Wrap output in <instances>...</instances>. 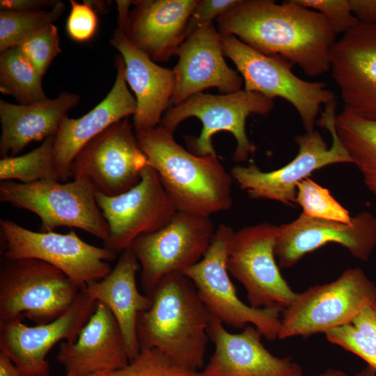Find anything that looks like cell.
Instances as JSON below:
<instances>
[{
	"label": "cell",
	"mask_w": 376,
	"mask_h": 376,
	"mask_svg": "<svg viewBox=\"0 0 376 376\" xmlns=\"http://www.w3.org/2000/svg\"><path fill=\"white\" fill-rule=\"evenodd\" d=\"M57 0H1L0 10L8 11H34L54 7Z\"/></svg>",
	"instance_id": "39"
},
{
	"label": "cell",
	"mask_w": 376,
	"mask_h": 376,
	"mask_svg": "<svg viewBox=\"0 0 376 376\" xmlns=\"http://www.w3.org/2000/svg\"><path fill=\"white\" fill-rule=\"evenodd\" d=\"M337 135L361 172L368 189L376 196V121L343 111L336 116Z\"/></svg>",
	"instance_id": "27"
},
{
	"label": "cell",
	"mask_w": 376,
	"mask_h": 376,
	"mask_svg": "<svg viewBox=\"0 0 376 376\" xmlns=\"http://www.w3.org/2000/svg\"><path fill=\"white\" fill-rule=\"evenodd\" d=\"M81 376H198V372L177 365L157 349H142L136 358L122 368Z\"/></svg>",
	"instance_id": "32"
},
{
	"label": "cell",
	"mask_w": 376,
	"mask_h": 376,
	"mask_svg": "<svg viewBox=\"0 0 376 376\" xmlns=\"http://www.w3.org/2000/svg\"><path fill=\"white\" fill-rule=\"evenodd\" d=\"M6 260L33 258L46 262L65 273L81 288L99 281L111 271L108 261L116 253L81 240L71 230L67 234L35 232L9 219L0 221Z\"/></svg>",
	"instance_id": "11"
},
{
	"label": "cell",
	"mask_w": 376,
	"mask_h": 376,
	"mask_svg": "<svg viewBox=\"0 0 376 376\" xmlns=\"http://www.w3.org/2000/svg\"><path fill=\"white\" fill-rule=\"evenodd\" d=\"M80 97L63 92L54 99L29 104L0 100V155L17 156L33 141L56 135L62 120L76 107Z\"/></svg>",
	"instance_id": "26"
},
{
	"label": "cell",
	"mask_w": 376,
	"mask_h": 376,
	"mask_svg": "<svg viewBox=\"0 0 376 376\" xmlns=\"http://www.w3.org/2000/svg\"><path fill=\"white\" fill-rule=\"evenodd\" d=\"M110 44L123 58L125 79L135 95L136 109L132 123L134 132L159 126L170 106L175 86L173 70L156 64L133 45L119 27L114 31Z\"/></svg>",
	"instance_id": "24"
},
{
	"label": "cell",
	"mask_w": 376,
	"mask_h": 376,
	"mask_svg": "<svg viewBox=\"0 0 376 376\" xmlns=\"http://www.w3.org/2000/svg\"><path fill=\"white\" fill-rule=\"evenodd\" d=\"M57 360L70 376L117 370L129 363L122 331L107 306L96 302L77 339L61 344Z\"/></svg>",
	"instance_id": "23"
},
{
	"label": "cell",
	"mask_w": 376,
	"mask_h": 376,
	"mask_svg": "<svg viewBox=\"0 0 376 376\" xmlns=\"http://www.w3.org/2000/svg\"><path fill=\"white\" fill-rule=\"evenodd\" d=\"M315 376H349V375L343 370H338V369L329 368L326 370L324 372Z\"/></svg>",
	"instance_id": "43"
},
{
	"label": "cell",
	"mask_w": 376,
	"mask_h": 376,
	"mask_svg": "<svg viewBox=\"0 0 376 376\" xmlns=\"http://www.w3.org/2000/svg\"><path fill=\"white\" fill-rule=\"evenodd\" d=\"M198 0H139L121 29L127 40L154 62L176 55L187 37Z\"/></svg>",
	"instance_id": "21"
},
{
	"label": "cell",
	"mask_w": 376,
	"mask_h": 376,
	"mask_svg": "<svg viewBox=\"0 0 376 376\" xmlns=\"http://www.w3.org/2000/svg\"><path fill=\"white\" fill-rule=\"evenodd\" d=\"M336 101L324 105V111L316 121V124L330 132V148L318 131L306 132L295 137L299 152L288 164L269 172L262 171L255 164L237 165L230 171L233 179L251 198L273 200L294 206L297 184L313 172L334 164H352L336 133Z\"/></svg>",
	"instance_id": "8"
},
{
	"label": "cell",
	"mask_w": 376,
	"mask_h": 376,
	"mask_svg": "<svg viewBox=\"0 0 376 376\" xmlns=\"http://www.w3.org/2000/svg\"><path fill=\"white\" fill-rule=\"evenodd\" d=\"M70 2L71 8L66 22L67 33L75 42H88L97 29L96 11L88 1L78 3L70 0Z\"/></svg>",
	"instance_id": "36"
},
{
	"label": "cell",
	"mask_w": 376,
	"mask_h": 376,
	"mask_svg": "<svg viewBox=\"0 0 376 376\" xmlns=\"http://www.w3.org/2000/svg\"><path fill=\"white\" fill-rule=\"evenodd\" d=\"M65 8V3L58 1L49 10H1L0 54L18 47L29 37L52 24L63 14Z\"/></svg>",
	"instance_id": "30"
},
{
	"label": "cell",
	"mask_w": 376,
	"mask_h": 376,
	"mask_svg": "<svg viewBox=\"0 0 376 376\" xmlns=\"http://www.w3.org/2000/svg\"><path fill=\"white\" fill-rule=\"evenodd\" d=\"M42 76L18 47L0 55V91L13 96L22 104L42 102L45 94Z\"/></svg>",
	"instance_id": "28"
},
{
	"label": "cell",
	"mask_w": 376,
	"mask_h": 376,
	"mask_svg": "<svg viewBox=\"0 0 376 376\" xmlns=\"http://www.w3.org/2000/svg\"><path fill=\"white\" fill-rule=\"evenodd\" d=\"M81 288L57 267L42 260H4L0 273V322L27 318L36 324L63 315Z\"/></svg>",
	"instance_id": "7"
},
{
	"label": "cell",
	"mask_w": 376,
	"mask_h": 376,
	"mask_svg": "<svg viewBox=\"0 0 376 376\" xmlns=\"http://www.w3.org/2000/svg\"><path fill=\"white\" fill-rule=\"evenodd\" d=\"M350 8L363 23L376 24V0H348Z\"/></svg>",
	"instance_id": "40"
},
{
	"label": "cell",
	"mask_w": 376,
	"mask_h": 376,
	"mask_svg": "<svg viewBox=\"0 0 376 376\" xmlns=\"http://www.w3.org/2000/svg\"><path fill=\"white\" fill-rule=\"evenodd\" d=\"M95 199L109 228L104 247L116 254L129 248L137 237L165 226L177 212L157 173L149 165L130 190L113 196L95 192Z\"/></svg>",
	"instance_id": "15"
},
{
	"label": "cell",
	"mask_w": 376,
	"mask_h": 376,
	"mask_svg": "<svg viewBox=\"0 0 376 376\" xmlns=\"http://www.w3.org/2000/svg\"><path fill=\"white\" fill-rule=\"evenodd\" d=\"M330 70L343 111L376 121V24L359 22L336 41Z\"/></svg>",
	"instance_id": "18"
},
{
	"label": "cell",
	"mask_w": 376,
	"mask_h": 376,
	"mask_svg": "<svg viewBox=\"0 0 376 376\" xmlns=\"http://www.w3.org/2000/svg\"><path fill=\"white\" fill-rule=\"evenodd\" d=\"M139 268V260L129 247L120 253L107 276L84 288L94 300L104 304L113 313L122 331L130 361L141 352L136 331L139 315L152 304L151 297L138 290L136 276Z\"/></svg>",
	"instance_id": "25"
},
{
	"label": "cell",
	"mask_w": 376,
	"mask_h": 376,
	"mask_svg": "<svg viewBox=\"0 0 376 376\" xmlns=\"http://www.w3.org/2000/svg\"><path fill=\"white\" fill-rule=\"evenodd\" d=\"M135 135L176 211L210 217L230 209L233 179L217 154L187 151L161 125Z\"/></svg>",
	"instance_id": "3"
},
{
	"label": "cell",
	"mask_w": 376,
	"mask_h": 376,
	"mask_svg": "<svg viewBox=\"0 0 376 376\" xmlns=\"http://www.w3.org/2000/svg\"><path fill=\"white\" fill-rule=\"evenodd\" d=\"M278 226L261 223L235 232L230 242L227 269L246 290L253 308L283 310L295 292L282 276L275 259Z\"/></svg>",
	"instance_id": "13"
},
{
	"label": "cell",
	"mask_w": 376,
	"mask_h": 376,
	"mask_svg": "<svg viewBox=\"0 0 376 376\" xmlns=\"http://www.w3.org/2000/svg\"><path fill=\"white\" fill-rule=\"evenodd\" d=\"M354 376H376V370L368 365L366 368L357 373Z\"/></svg>",
	"instance_id": "44"
},
{
	"label": "cell",
	"mask_w": 376,
	"mask_h": 376,
	"mask_svg": "<svg viewBox=\"0 0 376 376\" xmlns=\"http://www.w3.org/2000/svg\"><path fill=\"white\" fill-rule=\"evenodd\" d=\"M376 301V285L359 267L296 293L281 313L278 339L308 337L348 324Z\"/></svg>",
	"instance_id": "4"
},
{
	"label": "cell",
	"mask_w": 376,
	"mask_h": 376,
	"mask_svg": "<svg viewBox=\"0 0 376 376\" xmlns=\"http://www.w3.org/2000/svg\"><path fill=\"white\" fill-rule=\"evenodd\" d=\"M176 55L178 61L173 69L175 86L171 107L209 88H217L221 94L242 89L243 79L226 64L221 36L213 22L188 35Z\"/></svg>",
	"instance_id": "19"
},
{
	"label": "cell",
	"mask_w": 376,
	"mask_h": 376,
	"mask_svg": "<svg viewBox=\"0 0 376 376\" xmlns=\"http://www.w3.org/2000/svg\"><path fill=\"white\" fill-rule=\"evenodd\" d=\"M118 10V27H122L130 13V8L133 4V1H116Z\"/></svg>",
	"instance_id": "42"
},
{
	"label": "cell",
	"mask_w": 376,
	"mask_h": 376,
	"mask_svg": "<svg viewBox=\"0 0 376 376\" xmlns=\"http://www.w3.org/2000/svg\"><path fill=\"white\" fill-rule=\"evenodd\" d=\"M234 233L230 226L219 224L203 258L182 273L191 281L212 316L237 329L251 324L268 340H274L278 339L283 310L244 304L229 276L226 261Z\"/></svg>",
	"instance_id": "10"
},
{
	"label": "cell",
	"mask_w": 376,
	"mask_h": 376,
	"mask_svg": "<svg viewBox=\"0 0 376 376\" xmlns=\"http://www.w3.org/2000/svg\"><path fill=\"white\" fill-rule=\"evenodd\" d=\"M274 106V100L244 89L221 95L202 92L169 107L163 115L159 125L173 133L180 123L188 118L196 117L203 125L200 135L198 137H186L194 155L216 154L212 138L216 133L224 131L231 133L237 142L233 160L245 162L256 150L246 133L247 117L251 114H268Z\"/></svg>",
	"instance_id": "6"
},
{
	"label": "cell",
	"mask_w": 376,
	"mask_h": 376,
	"mask_svg": "<svg viewBox=\"0 0 376 376\" xmlns=\"http://www.w3.org/2000/svg\"><path fill=\"white\" fill-rule=\"evenodd\" d=\"M294 3L322 14L336 34H344L359 21L353 14L348 0H292Z\"/></svg>",
	"instance_id": "34"
},
{
	"label": "cell",
	"mask_w": 376,
	"mask_h": 376,
	"mask_svg": "<svg viewBox=\"0 0 376 376\" xmlns=\"http://www.w3.org/2000/svg\"><path fill=\"white\" fill-rule=\"evenodd\" d=\"M54 137L55 135L47 138L26 154L1 157V182L18 180L19 182L29 184L42 180H60L53 154Z\"/></svg>",
	"instance_id": "29"
},
{
	"label": "cell",
	"mask_w": 376,
	"mask_h": 376,
	"mask_svg": "<svg viewBox=\"0 0 376 376\" xmlns=\"http://www.w3.org/2000/svg\"><path fill=\"white\" fill-rule=\"evenodd\" d=\"M295 203L299 204L304 215L320 219L351 224L353 217L324 188L307 178L297 185Z\"/></svg>",
	"instance_id": "31"
},
{
	"label": "cell",
	"mask_w": 376,
	"mask_h": 376,
	"mask_svg": "<svg viewBox=\"0 0 376 376\" xmlns=\"http://www.w3.org/2000/svg\"><path fill=\"white\" fill-rule=\"evenodd\" d=\"M372 306L376 311V301L372 304Z\"/></svg>",
	"instance_id": "45"
},
{
	"label": "cell",
	"mask_w": 376,
	"mask_h": 376,
	"mask_svg": "<svg viewBox=\"0 0 376 376\" xmlns=\"http://www.w3.org/2000/svg\"><path fill=\"white\" fill-rule=\"evenodd\" d=\"M221 36L224 55L235 65L244 89L285 100L297 110L306 131H313L321 106L336 101L334 93L322 81L296 76L286 60L263 54L233 35Z\"/></svg>",
	"instance_id": "9"
},
{
	"label": "cell",
	"mask_w": 376,
	"mask_h": 376,
	"mask_svg": "<svg viewBox=\"0 0 376 376\" xmlns=\"http://www.w3.org/2000/svg\"><path fill=\"white\" fill-rule=\"evenodd\" d=\"M352 324L376 345V311L372 305L364 308L353 320Z\"/></svg>",
	"instance_id": "38"
},
{
	"label": "cell",
	"mask_w": 376,
	"mask_h": 376,
	"mask_svg": "<svg viewBox=\"0 0 376 376\" xmlns=\"http://www.w3.org/2000/svg\"><path fill=\"white\" fill-rule=\"evenodd\" d=\"M17 47L43 77L52 61L61 52L58 29L54 24H50Z\"/></svg>",
	"instance_id": "33"
},
{
	"label": "cell",
	"mask_w": 376,
	"mask_h": 376,
	"mask_svg": "<svg viewBox=\"0 0 376 376\" xmlns=\"http://www.w3.org/2000/svg\"><path fill=\"white\" fill-rule=\"evenodd\" d=\"M214 232L210 217L177 211L161 229L137 237L130 247L141 266V285L146 295L164 276L183 272L199 262Z\"/></svg>",
	"instance_id": "12"
},
{
	"label": "cell",
	"mask_w": 376,
	"mask_h": 376,
	"mask_svg": "<svg viewBox=\"0 0 376 376\" xmlns=\"http://www.w3.org/2000/svg\"><path fill=\"white\" fill-rule=\"evenodd\" d=\"M0 376H20L15 365L2 352H0Z\"/></svg>",
	"instance_id": "41"
},
{
	"label": "cell",
	"mask_w": 376,
	"mask_h": 376,
	"mask_svg": "<svg viewBox=\"0 0 376 376\" xmlns=\"http://www.w3.org/2000/svg\"><path fill=\"white\" fill-rule=\"evenodd\" d=\"M61 182L2 181L0 201L36 214L41 221V232H52L59 227L77 228L105 242L109 228L96 202L93 185L84 178Z\"/></svg>",
	"instance_id": "5"
},
{
	"label": "cell",
	"mask_w": 376,
	"mask_h": 376,
	"mask_svg": "<svg viewBox=\"0 0 376 376\" xmlns=\"http://www.w3.org/2000/svg\"><path fill=\"white\" fill-rule=\"evenodd\" d=\"M329 243L340 244L354 258L368 261L376 247V217L364 211L347 224L301 213L295 220L278 226L274 248L278 265L291 267L306 254Z\"/></svg>",
	"instance_id": "17"
},
{
	"label": "cell",
	"mask_w": 376,
	"mask_h": 376,
	"mask_svg": "<svg viewBox=\"0 0 376 376\" xmlns=\"http://www.w3.org/2000/svg\"><path fill=\"white\" fill-rule=\"evenodd\" d=\"M149 308L138 318L142 349H157L177 365L197 371L203 366L211 314L182 272L164 276L148 295Z\"/></svg>",
	"instance_id": "2"
},
{
	"label": "cell",
	"mask_w": 376,
	"mask_h": 376,
	"mask_svg": "<svg viewBox=\"0 0 376 376\" xmlns=\"http://www.w3.org/2000/svg\"><path fill=\"white\" fill-rule=\"evenodd\" d=\"M240 0H198L187 24V36L198 27L213 22L214 19L231 9Z\"/></svg>",
	"instance_id": "37"
},
{
	"label": "cell",
	"mask_w": 376,
	"mask_h": 376,
	"mask_svg": "<svg viewBox=\"0 0 376 376\" xmlns=\"http://www.w3.org/2000/svg\"><path fill=\"white\" fill-rule=\"evenodd\" d=\"M96 302L83 288L68 310L51 322L29 327L22 320L0 322V352L13 362L20 376H50L48 352L62 340L77 339Z\"/></svg>",
	"instance_id": "16"
},
{
	"label": "cell",
	"mask_w": 376,
	"mask_h": 376,
	"mask_svg": "<svg viewBox=\"0 0 376 376\" xmlns=\"http://www.w3.org/2000/svg\"><path fill=\"white\" fill-rule=\"evenodd\" d=\"M116 68L115 82L103 100L79 118L66 116L62 120L55 135L53 148L60 181L66 182L71 178L72 163L87 143L113 124L134 115L136 100L127 87L121 56L117 58Z\"/></svg>",
	"instance_id": "22"
},
{
	"label": "cell",
	"mask_w": 376,
	"mask_h": 376,
	"mask_svg": "<svg viewBox=\"0 0 376 376\" xmlns=\"http://www.w3.org/2000/svg\"><path fill=\"white\" fill-rule=\"evenodd\" d=\"M148 165L133 125L125 118L80 150L72 163L70 173L72 179H87L96 192L113 196L136 186Z\"/></svg>",
	"instance_id": "14"
},
{
	"label": "cell",
	"mask_w": 376,
	"mask_h": 376,
	"mask_svg": "<svg viewBox=\"0 0 376 376\" xmlns=\"http://www.w3.org/2000/svg\"><path fill=\"white\" fill-rule=\"evenodd\" d=\"M324 334L329 343L357 355L376 370V345L352 324L333 329Z\"/></svg>",
	"instance_id": "35"
},
{
	"label": "cell",
	"mask_w": 376,
	"mask_h": 376,
	"mask_svg": "<svg viewBox=\"0 0 376 376\" xmlns=\"http://www.w3.org/2000/svg\"><path fill=\"white\" fill-rule=\"evenodd\" d=\"M216 22L221 34L297 65L309 77L330 70L336 34L322 14L292 0H240Z\"/></svg>",
	"instance_id": "1"
},
{
	"label": "cell",
	"mask_w": 376,
	"mask_h": 376,
	"mask_svg": "<svg viewBox=\"0 0 376 376\" xmlns=\"http://www.w3.org/2000/svg\"><path fill=\"white\" fill-rule=\"evenodd\" d=\"M208 334L214 351L198 376H303L298 363L270 353L262 343V334L251 324L233 334L212 316Z\"/></svg>",
	"instance_id": "20"
}]
</instances>
